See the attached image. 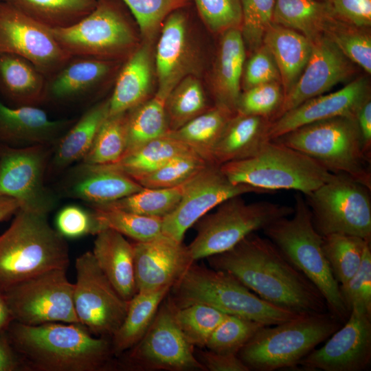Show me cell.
<instances>
[{"instance_id": "cell-1", "label": "cell", "mask_w": 371, "mask_h": 371, "mask_svg": "<svg viewBox=\"0 0 371 371\" xmlns=\"http://www.w3.org/2000/svg\"><path fill=\"white\" fill-rule=\"evenodd\" d=\"M207 259L211 268L232 274L272 305L300 315L328 312L315 286L268 238L256 232Z\"/></svg>"}, {"instance_id": "cell-2", "label": "cell", "mask_w": 371, "mask_h": 371, "mask_svg": "<svg viewBox=\"0 0 371 371\" xmlns=\"http://www.w3.org/2000/svg\"><path fill=\"white\" fill-rule=\"evenodd\" d=\"M5 330L24 370L101 371L111 367V339L96 337L80 324L29 326L12 321Z\"/></svg>"}, {"instance_id": "cell-3", "label": "cell", "mask_w": 371, "mask_h": 371, "mask_svg": "<svg viewBox=\"0 0 371 371\" xmlns=\"http://www.w3.org/2000/svg\"><path fill=\"white\" fill-rule=\"evenodd\" d=\"M0 235V290L43 272L67 269V245L47 215L19 208Z\"/></svg>"}, {"instance_id": "cell-4", "label": "cell", "mask_w": 371, "mask_h": 371, "mask_svg": "<svg viewBox=\"0 0 371 371\" xmlns=\"http://www.w3.org/2000/svg\"><path fill=\"white\" fill-rule=\"evenodd\" d=\"M293 213L265 227L266 236L319 290L328 312L344 324L350 311L342 300L322 249V236L315 229L311 210L302 194L295 195Z\"/></svg>"}, {"instance_id": "cell-5", "label": "cell", "mask_w": 371, "mask_h": 371, "mask_svg": "<svg viewBox=\"0 0 371 371\" xmlns=\"http://www.w3.org/2000/svg\"><path fill=\"white\" fill-rule=\"evenodd\" d=\"M168 295L177 308L203 304L265 326L300 316L265 301L232 274L195 262L172 285Z\"/></svg>"}, {"instance_id": "cell-6", "label": "cell", "mask_w": 371, "mask_h": 371, "mask_svg": "<svg viewBox=\"0 0 371 371\" xmlns=\"http://www.w3.org/2000/svg\"><path fill=\"white\" fill-rule=\"evenodd\" d=\"M272 140L306 155L330 172L346 175L371 190V157L364 150L356 117L317 121Z\"/></svg>"}, {"instance_id": "cell-7", "label": "cell", "mask_w": 371, "mask_h": 371, "mask_svg": "<svg viewBox=\"0 0 371 371\" xmlns=\"http://www.w3.org/2000/svg\"><path fill=\"white\" fill-rule=\"evenodd\" d=\"M51 32L70 56L122 63L142 42L137 24L122 0H98L92 12L80 21Z\"/></svg>"}, {"instance_id": "cell-8", "label": "cell", "mask_w": 371, "mask_h": 371, "mask_svg": "<svg viewBox=\"0 0 371 371\" xmlns=\"http://www.w3.org/2000/svg\"><path fill=\"white\" fill-rule=\"evenodd\" d=\"M341 325L329 312L300 315L278 324L262 327L239 351L238 356L249 370L295 368Z\"/></svg>"}, {"instance_id": "cell-9", "label": "cell", "mask_w": 371, "mask_h": 371, "mask_svg": "<svg viewBox=\"0 0 371 371\" xmlns=\"http://www.w3.org/2000/svg\"><path fill=\"white\" fill-rule=\"evenodd\" d=\"M234 184L267 191L293 190L309 194L333 173L306 155L274 140L267 142L254 156L220 166Z\"/></svg>"}, {"instance_id": "cell-10", "label": "cell", "mask_w": 371, "mask_h": 371, "mask_svg": "<svg viewBox=\"0 0 371 371\" xmlns=\"http://www.w3.org/2000/svg\"><path fill=\"white\" fill-rule=\"evenodd\" d=\"M242 195L231 197L195 224L196 234L188 245L194 262L234 247L248 235L291 216L294 208L267 201L247 203Z\"/></svg>"}, {"instance_id": "cell-11", "label": "cell", "mask_w": 371, "mask_h": 371, "mask_svg": "<svg viewBox=\"0 0 371 371\" xmlns=\"http://www.w3.org/2000/svg\"><path fill=\"white\" fill-rule=\"evenodd\" d=\"M370 191L344 174H332L304 196L315 229L324 236L341 233L371 240Z\"/></svg>"}, {"instance_id": "cell-12", "label": "cell", "mask_w": 371, "mask_h": 371, "mask_svg": "<svg viewBox=\"0 0 371 371\" xmlns=\"http://www.w3.org/2000/svg\"><path fill=\"white\" fill-rule=\"evenodd\" d=\"M74 289L66 269H55L18 282L2 293L13 321L29 326L80 324L74 308Z\"/></svg>"}, {"instance_id": "cell-13", "label": "cell", "mask_w": 371, "mask_h": 371, "mask_svg": "<svg viewBox=\"0 0 371 371\" xmlns=\"http://www.w3.org/2000/svg\"><path fill=\"white\" fill-rule=\"evenodd\" d=\"M126 352L122 366L131 370L205 371L176 323L168 294L145 335Z\"/></svg>"}, {"instance_id": "cell-14", "label": "cell", "mask_w": 371, "mask_h": 371, "mask_svg": "<svg viewBox=\"0 0 371 371\" xmlns=\"http://www.w3.org/2000/svg\"><path fill=\"white\" fill-rule=\"evenodd\" d=\"M75 267L74 304L79 322L92 335L111 339L125 317L128 301L116 291L92 251L78 257Z\"/></svg>"}, {"instance_id": "cell-15", "label": "cell", "mask_w": 371, "mask_h": 371, "mask_svg": "<svg viewBox=\"0 0 371 371\" xmlns=\"http://www.w3.org/2000/svg\"><path fill=\"white\" fill-rule=\"evenodd\" d=\"M190 6L170 14L157 38L156 91L166 95L185 77L192 75L201 78L205 70V53L192 23Z\"/></svg>"}, {"instance_id": "cell-16", "label": "cell", "mask_w": 371, "mask_h": 371, "mask_svg": "<svg viewBox=\"0 0 371 371\" xmlns=\"http://www.w3.org/2000/svg\"><path fill=\"white\" fill-rule=\"evenodd\" d=\"M52 147L13 148L0 144V195L15 199L20 208L47 215L58 199L44 183Z\"/></svg>"}, {"instance_id": "cell-17", "label": "cell", "mask_w": 371, "mask_h": 371, "mask_svg": "<svg viewBox=\"0 0 371 371\" xmlns=\"http://www.w3.org/2000/svg\"><path fill=\"white\" fill-rule=\"evenodd\" d=\"M247 193H269L245 184H234L220 166L208 164L187 181L172 212L162 219V234L182 242L187 230L209 211L225 200Z\"/></svg>"}, {"instance_id": "cell-18", "label": "cell", "mask_w": 371, "mask_h": 371, "mask_svg": "<svg viewBox=\"0 0 371 371\" xmlns=\"http://www.w3.org/2000/svg\"><path fill=\"white\" fill-rule=\"evenodd\" d=\"M0 53L13 54L27 60L47 78L71 58L56 41L50 28L2 1Z\"/></svg>"}, {"instance_id": "cell-19", "label": "cell", "mask_w": 371, "mask_h": 371, "mask_svg": "<svg viewBox=\"0 0 371 371\" xmlns=\"http://www.w3.org/2000/svg\"><path fill=\"white\" fill-rule=\"evenodd\" d=\"M298 363L306 370L362 371L371 362V311L355 305L344 325Z\"/></svg>"}, {"instance_id": "cell-20", "label": "cell", "mask_w": 371, "mask_h": 371, "mask_svg": "<svg viewBox=\"0 0 371 371\" xmlns=\"http://www.w3.org/2000/svg\"><path fill=\"white\" fill-rule=\"evenodd\" d=\"M354 71L353 63L326 36L311 41L308 62L294 86L284 96L275 120L304 102L327 92Z\"/></svg>"}, {"instance_id": "cell-21", "label": "cell", "mask_w": 371, "mask_h": 371, "mask_svg": "<svg viewBox=\"0 0 371 371\" xmlns=\"http://www.w3.org/2000/svg\"><path fill=\"white\" fill-rule=\"evenodd\" d=\"M132 244L137 292L172 287L194 262L187 246L164 234Z\"/></svg>"}, {"instance_id": "cell-22", "label": "cell", "mask_w": 371, "mask_h": 371, "mask_svg": "<svg viewBox=\"0 0 371 371\" xmlns=\"http://www.w3.org/2000/svg\"><path fill=\"white\" fill-rule=\"evenodd\" d=\"M122 63L71 56L62 67L47 78L45 102L71 104L87 100L115 82Z\"/></svg>"}, {"instance_id": "cell-23", "label": "cell", "mask_w": 371, "mask_h": 371, "mask_svg": "<svg viewBox=\"0 0 371 371\" xmlns=\"http://www.w3.org/2000/svg\"><path fill=\"white\" fill-rule=\"evenodd\" d=\"M370 98L367 81L357 78L335 92L311 98L272 121L269 139L317 121L339 116L356 117L360 106Z\"/></svg>"}, {"instance_id": "cell-24", "label": "cell", "mask_w": 371, "mask_h": 371, "mask_svg": "<svg viewBox=\"0 0 371 371\" xmlns=\"http://www.w3.org/2000/svg\"><path fill=\"white\" fill-rule=\"evenodd\" d=\"M75 121L52 120L36 106L12 107L0 100V144L13 148L54 146Z\"/></svg>"}, {"instance_id": "cell-25", "label": "cell", "mask_w": 371, "mask_h": 371, "mask_svg": "<svg viewBox=\"0 0 371 371\" xmlns=\"http://www.w3.org/2000/svg\"><path fill=\"white\" fill-rule=\"evenodd\" d=\"M154 43L142 40L122 63L109 98V115L127 112L151 98L157 83Z\"/></svg>"}, {"instance_id": "cell-26", "label": "cell", "mask_w": 371, "mask_h": 371, "mask_svg": "<svg viewBox=\"0 0 371 371\" xmlns=\"http://www.w3.org/2000/svg\"><path fill=\"white\" fill-rule=\"evenodd\" d=\"M210 74L213 105L232 113L236 111L246 48L239 29L221 34Z\"/></svg>"}, {"instance_id": "cell-27", "label": "cell", "mask_w": 371, "mask_h": 371, "mask_svg": "<svg viewBox=\"0 0 371 371\" xmlns=\"http://www.w3.org/2000/svg\"><path fill=\"white\" fill-rule=\"evenodd\" d=\"M63 190L74 199L90 205L122 199L144 188L128 176L104 166L81 163L67 177Z\"/></svg>"}, {"instance_id": "cell-28", "label": "cell", "mask_w": 371, "mask_h": 371, "mask_svg": "<svg viewBox=\"0 0 371 371\" xmlns=\"http://www.w3.org/2000/svg\"><path fill=\"white\" fill-rule=\"evenodd\" d=\"M271 121L267 118L235 113L225 125L212 153V164L243 160L256 155L269 141Z\"/></svg>"}, {"instance_id": "cell-29", "label": "cell", "mask_w": 371, "mask_h": 371, "mask_svg": "<svg viewBox=\"0 0 371 371\" xmlns=\"http://www.w3.org/2000/svg\"><path fill=\"white\" fill-rule=\"evenodd\" d=\"M47 77L27 60L0 53V100L12 107L45 102Z\"/></svg>"}, {"instance_id": "cell-30", "label": "cell", "mask_w": 371, "mask_h": 371, "mask_svg": "<svg viewBox=\"0 0 371 371\" xmlns=\"http://www.w3.org/2000/svg\"><path fill=\"white\" fill-rule=\"evenodd\" d=\"M95 235L92 253L98 266L119 294L129 301L137 293L133 244L109 228Z\"/></svg>"}, {"instance_id": "cell-31", "label": "cell", "mask_w": 371, "mask_h": 371, "mask_svg": "<svg viewBox=\"0 0 371 371\" xmlns=\"http://www.w3.org/2000/svg\"><path fill=\"white\" fill-rule=\"evenodd\" d=\"M262 45L271 54L278 67L284 96L294 86L303 71L311 51V41L300 32L273 23Z\"/></svg>"}, {"instance_id": "cell-32", "label": "cell", "mask_w": 371, "mask_h": 371, "mask_svg": "<svg viewBox=\"0 0 371 371\" xmlns=\"http://www.w3.org/2000/svg\"><path fill=\"white\" fill-rule=\"evenodd\" d=\"M109 98L97 102L75 121L54 146L47 169L58 172L83 159L109 115Z\"/></svg>"}, {"instance_id": "cell-33", "label": "cell", "mask_w": 371, "mask_h": 371, "mask_svg": "<svg viewBox=\"0 0 371 371\" xmlns=\"http://www.w3.org/2000/svg\"><path fill=\"white\" fill-rule=\"evenodd\" d=\"M170 289L137 292L128 301L125 317L111 339L113 355L123 354L142 338Z\"/></svg>"}, {"instance_id": "cell-34", "label": "cell", "mask_w": 371, "mask_h": 371, "mask_svg": "<svg viewBox=\"0 0 371 371\" xmlns=\"http://www.w3.org/2000/svg\"><path fill=\"white\" fill-rule=\"evenodd\" d=\"M335 16L328 1L276 0L273 23L295 30L313 41L323 36Z\"/></svg>"}, {"instance_id": "cell-35", "label": "cell", "mask_w": 371, "mask_h": 371, "mask_svg": "<svg viewBox=\"0 0 371 371\" xmlns=\"http://www.w3.org/2000/svg\"><path fill=\"white\" fill-rule=\"evenodd\" d=\"M229 111L213 106L179 128L166 135L183 144L209 164L214 148L229 120Z\"/></svg>"}, {"instance_id": "cell-36", "label": "cell", "mask_w": 371, "mask_h": 371, "mask_svg": "<svg viewBox=\"0 0 371 371\" xmlns=\"http://www.w3.org/2000/svg\"><path fill=\"white\" fill-rule=\"evenodd\" d=\"M50 28L69 27L95 8L98 0H0Z\"/></svg>"}, {"instance_id": "cell-37", "label": "cell", "mask_w": 371, "mask_h": 371, "mask_svg": "<svg viewBox=\"0 0 371 371\" xmlns=\"http://www.w3.org/2000/svg\"><path fill=\"white\" fill-rule=\"evenodd\" d=\"M190 150H192L183 144L164 135L125 154L115 163L101 166L119 171L135 180L155 170L172 157Z\"/></svg>"}, {"instance_id": "cell-38", "label": "cell", "mask_w": 371, "mask_h": 371, "mask_svg": "<svg viewBox=\"0 0 371 371\" xmlns=\"http://www.w3.org/2000/svg\"><path fill=\"white\" fill-rule=\"evenodd\" d=\"M167 96L156 91L146 101L127 111V147L125 154L166 135L168 132L166 111Z\"/></svg>"}, {"instance_id": "cell-39", "label": "cell", "mask_w": 371, "mask_h": 371, "mask_svg": "<svg viewBox=\"0 0 371 371\" xmlns=\"http://www.w3.org/2000/svg\"><path fill=\"white\" fill-rule=\"evenodd\" d=\"M201 78L188 76L170 91L166 100L168 132L175 131L214 105L209 103Z\"/></svg>"}, {"instance_id": "cell-40", "label": "cell", "mask_w": 371, "mask_h": 371, "mask_svg": "<svg viewBox=\"0 0 371 371\" xmlns=\"http://www.w3.org/2000/svg\"><path fill=\"white\" fill-rule=\"evenodd\" d=\"M370 240L359 236L333 233L322 236V249L339 284L347 282L359 268Z\"/></svg>"}, {"instance_id": "cell-41", "label": "cell", "mask_w": 371, "mask_h": 371, "mask_svg": "<svg viewBox=\"0 0 371 371\" xmlns=\"http://www.w3.org/2000/svg\"><path fill=\"white\" fill-rule=\"evenodd\" d=\"M185 183L174 188H146L109 203L91 207L114 208L140 215L164 218L178 205Z\"/></svg>"}, {"instance_id": "cell-42", "label": "cell", "mask_w": 371, "mask_h": 371, "mask_svg": "<svg viewBox=\"0 0 371 371\" xmlns=\"http://www.w3.org/2000/svg\"><path fill=\"white\" fill-rule=\"evenodd\" d=\"M126 121L127 112L109 115L100 125L82 163L101 166L119 161L127 147Z\"/></svg>"}, {"instance_id": "cell-43", "label": "cell", "mask_w": 371, "mask_h": 371, "mask_svg": "<svg viewBox=\"0 0 371 371\" xmlns=\"http://www.w3.org/2000/svg\"><path fill=\"white\" fill-rule=\"evenodd\" d=\"M92 212L100 230L109 228L136 242L162 235V218L147 216L114 208L93 207Z\"/></svg>"}, {"instance_id": "cell-44", "label": "cell", "mask_w": 371, "mask_h": 371, "mask_svg": "<svg viewBox=\"0 0 371 371\" xmlns=\"http://www.w3.org/2000/svg\"><path fill=\"white\" fill-rule=\"evenodd\" d=\"M368 28L349 23L335 16L324 36L331 41L353 63L371 74V36Z\"/></svg>"}, {"instance_id": "cell-45", "label": "cell", "mask_w": 371, "mask_h": 371, "mask_svg": "<svg viewBox=\"0 0 371 371\" xmlns=\"http://www.w3.org/2000/svg\"><path fill=\"white\" fill-rule=\"evenodd\" d=\"M227 315L203 304L181 308L174 305L175 319L181 333L191 345L201 349L205 348L210 335Z\"/></svg>"}, {"instance_id": "cell-46", "label": "cell", "mask_w": 371, "mask_h": 371, "mask_svg": "<svg viewBox=\"0 0 371 371\" xmlns=\"http://www.w3.org/2000/svg\"><path fill=\"white\" fill-rule=\"evenodd\" d=\"M208 164L190 150L172 157L155 170L135 181L146 188H174L188 181Z\"/></svg>"}, {"instance_id": "cell-47", "label": "cell", "mask_w": 371, "mask_h": 371, "mask_svg": "<svg viewBox=\"0 0 371 371\" xmlns=\"http://www.w3.org/2000/svg\"><path fill=\"white\" fill-rule=\"evenodd\" d=\"M135 19L142 40L155 43L172 12L192 5V0H122Z\"/></svg>"}, {"instance_id": "cell-48", "label": "cell", "mask_w": 371, "mask_h": 371, "mask_svg": "<svg viewBox=\"0 0 371 371\" xmlns=\"http://www.w3.org/2000/svg\"><path fill=\"white\" fill-rule=\"evenodd\" d=\"M264 326H266L249 319L227 315L214 329L205 348L219 353L238 355Z\"/></svg>"}, {"instance_id": "cell-49", "label": "cell", "mask_w": 371, "mask_h": 371, "mask_svg": "<svg viewBox=\"0 0 371 371\" xmlns=\"http://www.w3.org/2000/svg\"><path fill=\"white\" fill-rule=\"evenodd\" d=\"M242 21L240 31L250 52L258 49L273 23L276 0H240Z\"/></svg>"}, {"instance_id": "cell-50", "label": "cell", "mask_w": 371, "mask_h": 371, "mask_svg": "<svg viewBox=\"0 0 371 371\" xmlns=\"http://www.w3.org/2000/svg\"><path fill=\"white\" fill-rule=\"evenodd\" d=\"M284 98L280 82H272L251 87L241 92L236 113L263 117L273 121Z\"/></svg>"}, {"instance_id": "cell-51", "label": "cell", "mask_w": 371, "mask_h": 371, "mask_svg": "<svg viewBox=\"0 0 371 371\" xmlns=\"http://www.w3.org/2000/svg\"><path fill=\"white\" fill-rule=\"evenodd\" d=\"M206 29L220 35L230 29L240 28V0H192Z\"/></svg>"}, {"instance_id": "cell-52", "label": "cell", "mask_w": 371, "mask_h": 371, "mask_svg": "<svg viewBox=\"0 0 371 371\" xmlns=\"http://www.w3.org/2000/svg\"><path fill=\"white\" fill-rule=\"evenodd\" d=\"M342 300L350 312L355 305L371 311V248L369 243L361 264L355 275L345 284H339Z\"/></svg>"}, {"instance_id": "cell-53", "label": "cell", "mask_w": 371, "mask_h": 371, "mask_svg": "<svg viewBox=\"0 0 371 371\" xmlns=\"http://www.w3.org/2000/svg\"><path fill=\"white\" fill-rule=\"evenodd\" d=\"M272 82H280V77L276 63L267 47L262 45L252 52L245 62L241 89L243 91L251 87Z\"/></svg>"}, {"instance_id": "cell-54", "label": "cell", "mask_w": 371, "mask_h": 371, "mask_svg": "<svg viewBox=\"0 0 371 371\" xmlns=\"http://www.w3.org/2000/svg\"><path fill=\"white\" fill-rule=\"evenodd\" d=\"M59 233L69 238L80 237L88 234L95 235L100 231L91 213H88L76 205H68L62 209L56 218Z\"/></svg>"}, {"instance_id": "cell-55", "label": "cell", "mask_w": 371, "mask_h": 371, "mask_svg": "<svg viewBox=\"0 0 371 371\" xmlns=\"http://www.w3.org/2000/svg\"><path fill=\"white\" fill-rule=\"evenodd\" d=\"M339 19L361 27L371 25V0H328Z\"/></svg>"}, {"instance_id": "cell-56", "label": "cell", "mask_w": 371, "mask_h": 371, "mask_svg": "<svg viewBox=\"0 0 371 371\" xmlns=\"http://www.w3.org/2000/svg\"><path fill=\"white\" fill-rule=\"evenodd\" d=\"M195 356L205 370L209 371H249V368L238 355L219 353L207 349L194 350Z\"/></svg>"}, {"instance_id": "cell-57", "label": "cell", "mask_w": 371, "mask_h": 371, "mask_svg": "<svg viewBox=\"0 0 371 371\" xmlns=\"http://www.w3.org/2000/svg\"><path fill=\"white\" fill-rule=\"evenodd\" d=\"M23 368L18 354L12 347L6 330L0 331V371H15Z\"/></svg>"}, {"instance_id": "cell-58", "label": "cell", "mask_w": 371, "mask_h": 371, "mask_svg": "<svg viewBox=\"0 0 371 371\" xmlns=\"http://www.w3.org/2000/svg\"><path fill=\"white\" fill-rule=\"evenodd\" d=\"M356 119L366 153L371 157V100H366L358 110Z\"/></svg>"}, {"instance_id": "cell-59", "label": "cell", "mask_w": 371, "mask_h": 371, "mask_svg": "<svg viewBox=\"0 0 371 371\" xmlns=\"http://www.w3.org/2000/svg\"><path fill=\"white\" fill-rule=\"evenodd\" d=\"M19 208L20 204L15 199L0 195V223L14 214Z\"/></svg>"}, {"instance_id": "cell-60", "label": "cell", "mask_w": 371, "mask_h": 371, "mask_svg": "<svg viewBox=\"0 0 371 371\" xmlns=\"http://www.w3.org/2000/svg\"><path fill=\"white\" fill-rule=\"evenodd\" d=\"M12 321L10 310L0 290V331L5 330Z\"/></svg>"}, {"instance_id": "cell-61", "label": "cell", "mask_w": 371, "mask_h": 371, "mask_svg": "<svg viewBox=\"0 0 371 371\" xmlns=\"http://www.w3.org/2000/svg\"><path fill=\"white\" fill-rule=\"evenodd\" d=\"M320 1H327L328 0H320Z\"/></svg>"}]
</instances>
